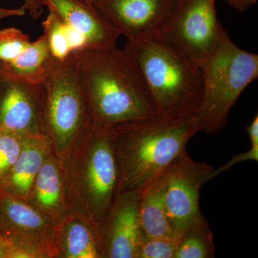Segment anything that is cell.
Here are the masks:
<instances>
[{
	"instance_id": "30",
	"label": "cell",
	"mask_w": 258,
	"mask_h": 258,
	"mask_svg": "<svg viewBox=\"0 0 258 258\" xmlns=\"http://www.w3.org/2000/svg\"><path fill=\"white\" fill-rule=\"evenodd\" d=\"M82 1L85 2V3H88V4L92 5L96 0H82Z\"/></svg>"
},
{
	"instance_id": "24",
	"label": "cell",
	"mask_w": 258,
	"mask_h": 258,
	"mask_svg": "<svg viewBox=\"0 0 258 258\" xmlns=\"http://www.w3.org/2000/svg\"><path fill=\"white\" fill-rule=\"evenodd\" d=\"M247 161H258V145H251L250 149L247 152L234 156L230 160L225 163L224 165L217 168V169H212V179H214L215 176L220 175L224 171L228 170L229 169H230L232 166L235 165V164Z\"/></svg>"
},
{
	"instance_id": "2",
	"label": "cell",
	"mask_w": 258,
	"mask_h": 258,
	"mask_svg": "<svg viewBox=\"0 0 258 258\" xmlns=\"http://www.w3.org/2000/svg\"><path fill=\"white\" fill-rule=\"evenodd\" d=\"M72 52L93 125L106 128L157 113L143 76L123 49Z\"/></svg>"
},
{
	"instance_id": "15",
	"label": "cell",
	"mask_w": 258,
	"mask_h": 258,
	"mask_svg": "<svg viewBox=\"0 0 258 258\" xmlns=\"http://www.w3.org/2000/svg\"><path fill=\"white\" fill-rule=\"evenodd\" d=\"M52 57L48 40L45 34L14 59L8 62H0L2 67L10 74L29 83L40 84L45 76V70Z\"/></svg>"
},
{
	"instance_id": "12",
	"label": "cell",
	"mask_w": 258,
	"mask_h": 258,
	"mask_svg": "<svg viewBox=\"0 0 258 258\" xmlns=\"http://www.w3.org/2000/svg\"><path fill=\"white\" fill-rule=\"evenodd\" d=\"M120 195L108 226L106 254L111 258H137L142 237L139 217L140 192Z\"/></svg>"
},
{
	"instance_id": "14",
	"label": "cell",
	"mask_w": 258,
	"mask_h": 258,
	"mask_svg": "<svg viewBox=\"0 0 258 258\" xmlns=\"http://www.w3.org/2000/svg\"><path fill=\"white\" fill-rule=\"evenodd\" d=\"M25 145L22 147L18 160L8 174L0 180V189L5 192L28 194L43 164L44 153L41 148L30 140Z\"/></svg>"
},
{
	"instance_id": "5",
	"label": "cell",
	"mask_w": 258,
	"mask_h": 258,
	"mask_svg": "<svg viewBox=\"0 0 258 258\" xmlns=\"http://www.w3.org/2000/svg\"><path fill=\"white\" fill-rule=\"evenodd\" d=\"M40 86L43 120L59 145H66L81 129L93 125L74 52L63 60L52 55Z\"/></svg>"
},
{
	"instance_id": "22",
	"label": "cell",
	"mask_w": 258,
	"mask_h": 258,
	"mask_svg": "<svg viewBox=\"0 0 258 258\" xmlns=\"http://www.w3.org/2000/svg\"><path fill=\"white\" fill-rule=\"evenodd\" d=\"M30 37L15 28L0 30V62L14 60L30 44Z\"/></svg>"
},
{
	"instance_id": "4",
	"label": "cell",
	"mask_w": 258,
	"mask_h": 258,
	"mask_svg": "<svg viewBox=\"0 0 258 258\" xmlns=\"http://www.w3.org/2000/svg\"><path fill=\"white\" fill-rule=\"evenodd\" d=\"M199 66L203 83L199 132L213 134L225 126L241 93L257 79L258 55L237 46L223 28L216 48Z\"/></svg>"
},
{
	"instance_id": "32",
	"label": "cell",
	"mask_w": 258,
	"mask_h": 258,
	"mask_svg": "<svg viewBox=\"0 0 258 258\" xmlns=\"http://www.w3.org/2000/svg\"><path fill=\"white\" fill-rule=\"evenodd\" d=\"M1 134H2V129L0 128V137H1Z\"/></svg>"
},
{
	"instance_id": "20",
	"label": "cell",
	"mask_w": 258,
	"mask_h": 258,
	"mask_svg": "<svg viewBox=\"0 0 258 258\" xmlns=\"http://www.w3.org/2000/svg\"><path fill=\"white\" fill-rule=\"evenodd\" d=\"M42 25L51 54L55 58L63 60L72 52L68 38L67 25L54 12L49 10V14Z\"/></svg>"
},
{
	"instance_id": "17",
	"label": "cell",
	"mask_w": 258,
	"mask_h": 258,
	"mask_svg": "<svg viewBox=\"0 0 258 258\" xmlns=\"http://www.w3.org/2000/svg\"><path fill=\"white\" fill-rule=\"evenodd\" d=\"M0 208L2 224L9 222L11 225L27 230H36L43 225V218L38 212L1 189Z\"/></svg>"
},
{
	"instance_id": "27",
	"label": "cell",
	"mask_w": 258,
	"mask_h": 258,
	"mask_svg": "<svg viewBox=\"0 0 258 258\" xmlns=\"http://www.w3.org/2000/svg\"><path fill=\"white\" fill-rule=\"evenodd\" d=\"M247 134H248L251 145H258V115H256L250 124L247 125Z\"/></svg>"
},
{
	"instance_id": "11",
	"label": "cell",
	"mask_w": 258,
	"mask_h": 258,
	"mask_svg": "<svg viewBox=\"0 0 258 258\" xmlns=\"http://www.w3.org/2000/svg\"><path fill=\"white\" fill-rule=\"evenodd\" d=\"M70 27L82 34L86 48L105 49L116 46L120 34L92 5L82 0H40Z\"/></svg>"
},
{
	"instance_id": "1",
	"label": "cell",
	"mask_w": 258,
	"mask_h": 258,
	"mask_svg": "<svg viewBox=\"0 0 258 258\" xmlns=\"http://www.w3.org/2000/svg\"><path fill=\"white\" fill-rule=\"evenodd\" d=\"M106 128L119 166L118 192H141L186 152L199 122L198 115L156 113Z\"/></svg>"
},
{
	"instance_id": "3",
	"label": "cell",
	"mask_w": 258,
	"mask_h": 258,
	"mask_svg": "<svg viewBox=\"0 0 258 258\" xmlns=\"http://www.w3.org/2000/svg\"><path fill=\"white\" fill-rule=\"evenodd\" d=\"M123 50L143 76L157 113L198 115L203 93L198 64L161 34L128 40Z\"/></svg>"
},
{
	"instance_id": "28",
	"label": "cell",
	"mask_w": 258,
	"mask_h": 258,
	"mask_svg": "<svg viewBox=\"0 0 258 258\" xmlns=\"http://www.w3.org/2000/svg\"><path fill=\"white\" fill-rule=\"evenodd\" d=\"M26 13V10L23 7L18 9H6L0 7V20L9 17L23 16Z\"/></svg>"
},
{
	"instance_id": "6",
	"label": "cell",
	"mask_w": 258,
	"mask_h": 258,
	"mask_svg": "<svg viewBox=\"0 0 258 258\" xmlns=\"http://www.w3.org/2000/svg\"><path fill=\"white\" fill-rule=\"evenodd\" d=\"M212 169L205 163L194 160L186 151L162 174L166 213L177 237L204 218L200 208V189L212 179Z\"/></svg>"
},
{
	"instance_id": "7",
	"label": "cell",
	"mask_w": 258,
	"mask_h": 258,
	"mask_svg": "<svg viewBox=\"0 0 258 258\" xmlns=\"http://www.w3.org/2000/svg\"><path fill=\"white\" fill-rule=\"evenodd\" d=\"M222 29L216 0H183L161 35L200 66L216 48Z\"/></svg>"
},
{
	"instance_id": "18",
	"label": "cell",
	"mask_w": 258,
	"mask_h": 258,
	"mask_svg": "<svg viewBox=\"0 0 258 258\" xmlns=\"http://www.w3.org/2000/svg\"><path fill=\"white\" fill-rule=\"evenodd\" d=\"M35 181L37 202L45 208L53 209L58 205L61 193L60 176L52 163L42 164Z\"/></svg>"
},
{
	"instance_id": "31",
	"label": "cell",
	"mask_w": 258,
	"mask_h": 258,
	"mask_svg": "<svg viewBox=\"0 0 258 258\" xmlns=\"http://www.w3.org/2000/svg\"><path fill=\"white\" fill-rule=\"evenodd\" d=\"M1 226H2V212H1V208H0V230H1Z\"/></svg>"
},
{
	"instance_id": "21",
	"label": "cell",
	"mask_w": 258,
	"mask_h": 258,
	"mask_svg": "<svg viewBox=\"0 0 258 258\" xmlns=\"http://www.w3.org/2000/svg\"><path fill=\"white\" fill-rule=\"evenodd\" d=\"M179 237H153L142 235L137 258H174Z\"/></svg>"
},
{
	"instance_id": "9",
	"label": "cell",
	"mask_w": 258,
	"mask_h": 258,
	"mask_svg": "<svg viewBox=\"0 0 258 258\" xmlns=\"http://www.w3.org/2000/svg\"><path fill=\"white\" fill-rule=\"evenodd\" d=\"M43 119V95L34 84L5 71L0 64V128L17 134L36 132Z\"/></svg>"
},
{
	"instance_id": "8",
	"label": "cell",
	"mask_w": 258,
	"mask_h": 258,
	"mask_svg": "<svg viewBox=\"0 0 258 258\" xmlns=\"http://www.w3.org/2000/svg\"><path fill=\"white\" fill-rule=\"evenodd\" d=\"M183 0H96V11L120 35L133 40L161 34Z\"/></svg>"
},
{
	"instance_id": "25",
	"label": "cell",
	"mask_w": 258,
	"mask_h": 258,
	"mask_svg": "<svg viewBox=\"0 0 258 258\" xmlns=\"http://www.w3.org/2000/svg\"><path fill=\"white\" fill-rule=\"evenodd\" d=\"M43 5L40 0H24L23 8L32 19H38L43 12Z\"/></svg>"
},
{
	"instance_id": "19",
	"label": "cell",
	"mask_w": 258,
	"mask_h": 258,
	"mask_svg": "<svg viewBox=\"0 0 258 258\" xmlns=\"http://www.w3.org/2000/svg\"><path fill=\"white\" fill-rule=\"evenodd\" d=\"M66 255L70 258H96L99 256L91 231L81 223L72 224L66 235Z\"/></svg>"
},
{
	"instance_id": "23",
	"label": "cell",
	"mask_w": 258,
	"mask_h": 258,
	"mask_svg": "<svg viewBox=\"0 0 258 258\" xmlns=\"http://www.w3.org/2000/svg\"><path fill=\"white\" fill-rule=\"evenodd\" d=\"M21 135L2 131L0 137V180L8 174L22 149Z\"/></svg>"
},
{
	"instance_id": "29",
	"label": "cell",
	"mask_w": 258,
	"mask_h": 258,
	"mask_svg": "<svg viewBox=\"0 0 258 258\" xmlns=\"http://www.w3.org/2000/svg\"><path fill=\"white\" fill-rule=\"evenodd\" d=\"M8 241L0 235V258L8 257Z\"/></svg>"
},
{
	"instance_id": "13",
	"label": "cell",
	"mask_w": 258,
	"mask_h": 258,
	"mask_svg": "<svg viewBox=\"0 0 258 258\" xmlns=\"http://www.w3.org/2000/svg\"><path fill=\"white\" fill-rule=\"evenodd\" d=\"M139 223L142 235L153 237H179L171 228L164 203L163 176L140 192Z\"/></svg>"
},
{
	"instance_id": "26",
	"label": "cell",
	"mask_w": 258,
	"mask_h": 258,
	"mask_svg": "<svg viewBox=\"0 0 258 258\" xmlns=\"http://www.w3.org/2000/svg\"><path fill=\"white\" fill-rule=\"evenodd\" d=\"M232 8L239 12H244L255 4L257 0H225Z\"/></svg>"
},
{
	"instance_id": "10",
	"label": "cell",
	"mask_w": 258,
	"mask_h": 258,
	"mask_svg": "<svg viewBox=\"0 0 258 258\" xmlns=\"http://www.w3.org/2000/svg\"><path fill=\"white\" fill-rule=\"evenodd\" d=\"M92 148L87 166L88 189L97 216L103 217L111 208L118 189L119 166L106 127L93 125Z\"/></svg>"
},
{
	"instance_id": "16",
	"label": "cell",
	"mask_w": 258,
	"mask_h": 258,
	"mask_svg": "<svg viewBox=\"0 0 258 258\" xmlns=\"http://www.w3.org/2000/svg\"><path fill=\"white\" fill-rule=\"evenodd\" d=\"M215 251L213 235L204 217L180 236L174 258H212L215 257Z\"/></svg>"
}]
</instances>
